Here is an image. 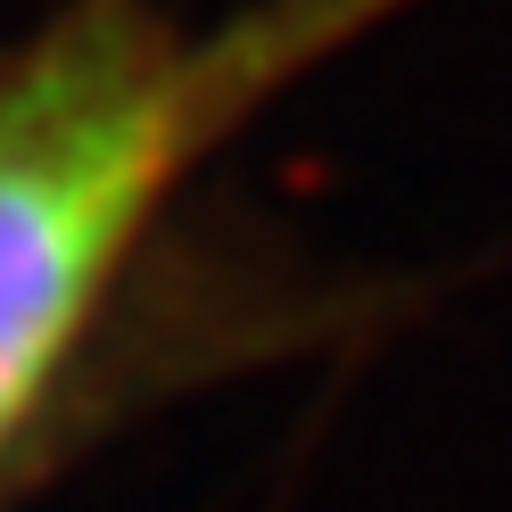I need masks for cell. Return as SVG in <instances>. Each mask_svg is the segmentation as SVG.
Segmentation results:
<instances>
[{
	"instance_id": "6da1fadb",
	"label": "cell",
	"mask_w": 512,
	"mask_h": 512,
	"mask_svg": "<svg viewBox=\"0 0 512 512\" xmlns=\"http://www.w3.org/2000/svg\"><path fill=\"white\" fill-rule=\"evenodd\" d=\"M422 0H58L0 58V463L83 364L174 190L290 83Z\"/></svg>"
}]
</instances>
